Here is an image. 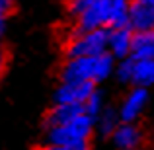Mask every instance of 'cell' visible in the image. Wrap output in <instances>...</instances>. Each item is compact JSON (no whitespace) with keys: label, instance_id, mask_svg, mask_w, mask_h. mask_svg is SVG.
<instances>
[{"label":"cell","instance_id":"8","mask_svg":"<svg viewBox=\"0 0 154 150\" xmlns=\"http://www.w3.org/2000/svg\"><path fill=\"white\" fill-rule=\"evenodd\" d=\"M131 27H119V29H111L109 33V55L115 59H129L133 53V39L135 35L131 33Z\"/></svg>","mask_w":154,"mask_h":150},{"label":"cell","instance_id":"4","mask_svg":"<svg viewBox=\"0 0 154 150\" xmlns=\"http://www.w3.org/2000/svg\"><path fill=\"white\" fill-rule=\"evenodd\" d=\"M109 49V31L107 29H92V31H74L66 45L68 59L80 57H100Z\"/></svg>","mask_w":154,"mask_h":150},{"label":"cell","instance_id":"7","mask_svg":"<svg viewBox=\"0 0 154 150\" xmlns=\"http://www.w3.org/2000/svg\"><path fill=\"white\" fill-rule=\"evenodd\" d=\"M129 27L137 33L154 29V8L143 0H133L129 12Z\"/></svg>","mask_w":154,"mask_h":150},{"label":"cell","instance_id":"15","mask_svg":"<svg viewBox=\"0 0 154 150\" xmlns=\"http://www.w3.org/2000/svg\"><path fill=\"white\" fill-rule=\"evenodd\" d=\"M133 74H135V59L129 57L123 59L121 64L117 66V76H119L121 82H133Z\"/></svg>","mask_w":154,"mask_h":150},{"label":"cell","instance_id":"1","mask_svg":"<svg viewBox=\"0 0 154 150\" xmlns=\"http://www.w3.org/2000/svg\"><path fill=\"white\" fill-rule=\"evenodd\" d=\"M129 12H131V0H98L82 16L76 18L74 31L129 27Z\"/></svg>","mask_w":154,"mask_h":150},{"label":"cell","instance_id":"10","mask_svg":"<svg viewBox=\"0 0 154 150\" xmlns=\"http://www.w3.org/2000/svg\"><path fill=\"white\" fill-rule=\"evenodd\" d=\"M80 115H86L84 111V105H55L53 111L49 113V127H55V125H64V123H70L74 121L76 117Z\"/></svg>","mask_w":154,"mask_h":150},{"label":"cell","instance_id":"3","mask_svg":"<svg viewBox=\"0 0 154 150\" xmlns=\"http://www.w3.org/2000/svg\"><path fill=\"white\" fill-rule=\"evenodd\" d=\"M96 121L88 115H80L74 121L64 125H55L47 129V144L57 146H82L88 142Z\"/></svg>","mask_w":154,"mask_h":150},{"label":"cell","instance_id":"2","mask_svg":"<svg viewBox=\"0 0 154 150\" xmlns=\"http://www.w3.org/2000/svg\"><path fill=\"white\" fill-rule=\"evenodd\" d=\"M113 72V57L109 53L100 57L68 59L63 66V82H102Z\"/></svg>","mask_w":154,"mask_h":150},{"label":"cell","instance_id":"11","mask_svg":"<svg viewBox=\"0 0 154 150\" xmlns=\"http://www.w3.org/2000/svg\"><path fill=\"white\" fill-rule=\"evenodd\" d=\"M131 57L133 59H152L154 60V29L135 33Z\"/></svg>","mask_w":154,"mask_h":150},{"label":"cell","instance_id":"13","mask_svg":"<svg viewBox=\"0 0 154 150\" xmlns=\"http://www.w3.org/2000/svg\"><path fill=\"white\" fill-rule=\"evenodd\" d=\"M119 113L115 111V109H103L102 115L98 117V125H100V131L103 133V135H113L115 133V129L119 127Z\"/></svg>","mask_w":154,"mask_h":150},{"label":"cell","instance_id":"18","mask_svg":"<svg viewBox=\"0 0 154 150\" xmlns=\"http://www.w3.org/2000/svg\"><path fill=\"white\" fill-rule=\"evenodd\" d=\"M41 150H88V144H82V146H57V144H47Z\"/></svg>","mask_w":154,"mask_h":150},{"label":"cell","instance_id":"12","mask_svg":"<svg viewBox=\"0 0 154 150\" xmlns=\"http://www.w3.org/2000/svg\"><path fill=\"white\" fill-rule=\"evenodd\" d=\"M133 84L148 88L154 84V60L152 59H135V74Z\"/></svg>","mask_w":154,"mask_h":150},{"label":"cell","instance_id":"5","mask_svg":"<svg viewBox=\"0 0 154 150\" xmlns=\"http://www.w3.org/2000/svg\"><path fill=\"white\" fill-rule=\"evenodd\" d=\"M94 92L90 82H63L55 92V105H84Z\"/></svg>","mask_w":154,"mask_h":150},{"label":"cell","instance_id":"6","mask_svg":"<svg viewBox=\"0 0 154 150\" xmlns=\"http://www.w3.org/2000/svg\"><path fill=\"white\" fill-rule=\"evenodd\" d=\"M146 103H148L146 88H140V86L133 88V90L125 96L123 103H121V107H119L121 121H123V123H135V121L139 119V115L144 111Z\"/></svg>","mask_w":154,"mask_h":150},{"label":"cell","instance_id":"16","mask_svg":"<svg viewBox=\"0 0 154 150\" xmlns=\"http://www.w3.org/2000/svg\"><path fill=\"white\" fill-rule=\"evenodd\" d=\"M96 2H98V0H70V2H68V10H70V14L74 16V18H78V16H82L84 12Z\"/></svg>","mask_w":154,"mask_h":150},{"label":"cell","instance_id":"17","mask_svg":"<svg viewBox=\"0 0 154 150\" xmlns=\"http://www.w3.org/2000/svg\"><path fill=\"white\" fill-rule=\"evenodd\" d=\"M10 8H12V0H0V37H2L4 27H6V18Z\"/></svg>","mask_w":154,"mask_h":150},{"label":"cell","instance_id":"20","mask_svg":"<svg viewBox=\"0 0 154 150\" xmlns=\"http://www.w3.org/2000/svg\"><path fill=\"white\" fill-rule=\"evenodd\" d=\"M143 2H146V4H150V6L154 8V0H143Z\"/></svg>","mask_w":154,"mask_h":150},{"label":"cell","instance_id":"14","mask_svg":"<svg viewBox=\"0 0 154 150\" xmlns=\"http://www.w3.org/2000/svg\"><path fill=\"white\" fill-rule=\"evenodd\" d=\"M84 111H86L88 117L98 121V117L102 115V111H103V101H102V94H100V92H94L92 98L84 103Z\"/></svg>","mask_w":154,"mask_h":150},{"label":"cell","instance_id":"9","mask_svg":"<svg viewBox=\"0 0 154 150\" xmlns=\"http://www.w3.org/2000/svg\"><path fill=\"white\" fill-rule=\"evenodd\" d=\"M143 140V133L135 123H121L113 133V142L121 150H137Z\"/></svg>","mask_w":154,"mask_h":150},{"label":"cell","instance_id":"19","mask_svg":"<svg viewBox=\"0 0 154 150\" xmlns=\"http://www.w3.org/2000/svg\"><path fill=\"white\" fill-rule=\"evenodd\" d=\"M2 66H4V51L0 49V70H2Z\"/></svg>","mask_w":154,"mask_h":150}]
</instances>
